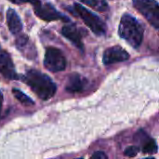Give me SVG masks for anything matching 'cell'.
I'll return each instance as SVG.
<instances>
[{"label": "cell", "instance_id": "cell-1", "mask_svg": "<svg viewBox=\"0 0 159 159\" xmlns=\"http://www.w3.org/2000/svg\"><path fill=\"white\" fill-rule=\"evenodd\" d=\"M22 79L41 100L48 101L56 93V84L48 75L37 70L27 71Z\"/></svg>", "mask_w": 159, "mask_h": 159}, {"label": "cell", "instance_id": "cell-2", "mask_svg": "<svg viewBox=\"0 0 159 159\" xmlns=\"http://www.w3.org/2000/svg\"><path fill=\"white\" fill-rule=\"evenodd\" d=\"M118 33L120 37L125 39L134 48H138L143 39V26L129 14H125L122 16Z\"/></svg>", "mask_w": 159, "mask_h": 159}, {"label": "cell", "instance_id": "cell-3", "mask_svg": "<svg viewBox=\"0 0 159 159\" xmlns=\"http://www.w3.org/2000/svg\"><path fill=\"white\" fill-rule=\"evenodd\" d=\"M74 9L75 13L83 20L85 24L97 35H102L105 34L106 26L103 21L95 14L90 12L89 9L84 7L78 3H75Z\"/></svg>", "mask_w": 159, "mask_h": 159}, {"label": "cell", "instance_id": "cell-4", "mask_svg": "<svg viewBox=\"0 0 159 159\" xmlns=\"http://www.w3.org/2000/svg\"><path fill=\"white\" fill-rule=\"evenodd\" d=\"M135 8L147 20V21L159 29V3L156 0H132Z\"/></svg>", "mask_w": 159, "mask_h": 159}, {"label": "cell", "instance_id": "cell-5", "mask_svg": "<svg viewBox=\"0 0 159 159\" xmlns=\"http://www.w3.org/2000/svg\"><path fill=\"white\" fill-rule=\"evenodd\" d=\"M28 2L33 5L35 15L45 21H52L58 20H63L65 22L70 21L69 18L57 11L56 8L48 3L42 4L40 0H29Z\"/></svg>", "mask_w": 159, "mask_h": 159}, {"label": "cell", "instance_id": "cell-6", "mask_svg": "<svg viewBox=\"0 0 159 159\" xmlns=\"http://www.w3.org/2000/svg\"><path fill=\"white\" fill-rule=\"evenodd\" d=\"M44 66L50 72H61L66 68V59L57 48L49 47L46 49Z\"/></svg>", "mask_w": 159, "mask_h": 159}, {"label": "cell", "instance_id": "cell-7", "mask_svg": "<svg viewBox=\"0 0 159 159\" xmlns=\"http://www.w3.org/2000/svg\"><path fill=\"white\" fill-rule=\"evenodd\" d=\"M129 59V54L121 47L115 46L107 48L102 57V61L105 65H110L116 62L125 61Z\"/></svg>", "mask_w": 159, "mask_h": 159}, {"label": "cell", "instance_id": "cell-8", "mask_svg": "<svg viewBox=\"0 0 159 159\" xmlns=\"http://www.w3.org/2000/svg\"><path fill=\"white\" fill-rule=\"evenodd\" d=\"M0 74L7 79H18L12 60L9 54L4 50L0 53Z\"/></svg>", "mask_w": 159, "mask_h": 159}, {"label": "cell", "instance_id": "cell-9", "mask_svg": "<svg viewBox=\"0 0 159 159\" xmlns=\"http://www.w3.org/2000/svg\"><path fill=\"white\" fill-rule=\"evenodd\" d=\"M62 35L70 40L76 48H78L80 50H84V45L82 42V34L79 31V29L74 25V24H68L62 27L61 29Z\"/></svg>", "mask_w": 159, "mask_h": 159}, {"label": "cell", "instance_id": "cell-10", "mask_svg": "<svg viewBox=\"0 0 159 159\" xmlns=\"http://www.w3.org/2000/svg\"><path fill=\"white\" fill-rule=\"evenodd\" d=\"M16 47L18 48L20 52H22L27 58L33 59L35 57L36 52L34 49V45L31 43L29 37L26 34L19 35V37L16 39Z\"/></svg>", "mask_w": 159, "mask_h": 159}, {"label": "cell", "instance_id": "cell-11", "mask_svg": "<svg viewBox=\"0 0 159 159\" xmlns=\"http://www.w3.org/2000/svg\"><path fill=\"white\" fill-rule=\"evenodd\" d=\"M87 84V80L83 78L78 74H73L69 76L65 89L70 93H76L81 92Z\"/></svg>", "mask_w": 159, "mask_h": 159}, {"label": "cell", "instance_id": "cell-12", "mask_svg": "<svg viewBox=\"0 0 159 159\" xmlns=\"http://www.w3.org/2000/svg\"><path fill=\"white\" fill-rule=\"evenodd\" d=\"M7 26L9 31L13 34H17L21 32L22 30V23L21 20L17 14V12L12 9L8 8L7 11Z\"/></svg>", "mask_w": 159, "mask_h": 159}, {"label": "cell", "instance_id": "cell-13", "mask_svg": "<svg viewBox=\"0 0 159 159\" xmlns=\"http://www.w3.org/2000/svg\"><path fill=\"white\" fill-rule=\"evenodd\" d=\"M81 2L100 12H105L109 9L108 4L105 0H81Z\"/></svg>", "mask_w": 159, "mask_h": 159}, {"label": "cell", "instance_id": "cell-14", "mask_svg": "<svg viewBox=\"0 0 159 159\" xmlns=\"http://www.w3.org/2000/svg\"><path fill=\"white\" fill-rule=\"evenodd\" d=\"M12 93L14 95V97L22 104L24 105H32L34 104V101L29 98L26 94H24L21 90L18 89H12Z\"/></svg>", "mask_w": 159, "mask_h": 159}, {"label": "cell", "instance_id": "cell-15", "mask_svg": "<svg viewBox=\"0 0 159 159\" xmlns=\"http://www.w3.org/2000/svg\"><path fill=\"white\" fill-rule=\"evenodd\" d=\"M145 154H156L157 152V145L154 140H149L143 146V149Z\"/></svg>", "mask_w": 159, "mask_h": 159}, {"label": "cell", "instance_id": "cell-16", "mask_svg": "<svg viewBox=\"0 0 159 159\" xmlns=\"http://www.w3.org/2000/svg\"><path fill=\"white\" fill-rule=\"evenodd\" d=\"M138 152H139V148H138L137 146L132 145V146L128 147V148L125 150L124 155H125L126 157H134L137 156Z\"/></svg>", "mask_w": 159, "mask_h": 159}, {"label": "cell", "instance_id": "cell-17", "mask_svg": "<svg viewBox=\"0 0 159 159\" xmlns=\"http://www.w3.org/2000/svg\"><path fill=\"white\" fill-rule=\"evenodd\" d=\"M90 159H108V157L103 152H95L91 156Z\"/></svg>", "mask_w": 159, "mask_h": 159}, {"label": "cell", "instance_id": "cell-18", "mask_svg": "<svg viewBox=\"0 0 159 159\" xmlns=\"http://www.w3.org/2000/svg\"><path fill=\"white\" fill-rule=\"evenodd\" d=\"M9 1L14 3V4H21V3H24V2H28L29 0H9Z\"/></svg>", "mask_w": 159, "mask_h": 159}, {"label": "cell", "instance_id": "cell-19", "mask_svg": "<svg viewBox=\"0 0 159 159\" xmlns=\"http://www.w3.org/2000/svg\"><path fill=\"white\" fill-rule=\"evenodd\" d=\"M2 104H3V95H2V92L0 91V111L2 108Z\"/></svg>", "mask_w": 159, "mask_h": 159}, {"label": "cell", "instance_id": "cell-20", "mask_svg": "<svg viewBox=\"0 0 159 159\" xmlns=\"http://www.w3.org/2000/svg\"><path fill=\"white\" fill-rule=\"evenodd\" d=\"M145 159H155L154 157H148V158H145Z\"/></svg>", "mask_w": 159, "mask_h": 159}, {"label": "cell", "instance_id": "cell-21", "mask_svg": "<svg viewBox=\"0 0 159 159\" xmlns=\"http://www.w3.org/2000/svg\"><path fill=\"white\" fill-rule=\"evenodd\" d=\"M2 52V49H1V48H0V53Z\"/></svg>", "mask_w": 159, "mask_h": 159}, {"label": "cell", "instance_id": "cell-22", "mask_svg": "<svg viewBox=\"0 0 159 159\" xmlns=\"http://www.w3.org/2000/svg\"><path fill=\"white\" fill-rule=\"evenodd\" d=\"M76 159H83V158H76Z\"/></svg>", "mask_w": 159, "mask_h": 159}]
</instances>
